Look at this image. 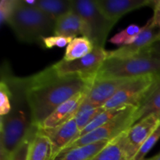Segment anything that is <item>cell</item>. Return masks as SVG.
<instances>
[{
    "label": "cell",
    "instance_id": "1",
    "mask_svg": "<svg viewBox=\"0 0 160 160\" xmlns=\"http://www.w3.org/2000/svg\"><path fill=\"white\" fill-rule=\"evenodd\" d=\"M95 78L70 74L61 76L53 66L22 78L33 124L39 126L61 104L76 94L90 89Z\"/></svg>",
    "mask_w": 160,
    "mask_h": 160
},
{
    "label": "cell",
    "instance_id": "2",
    "mask_svg": "<svg viewBox=\"0 0 160 160\" xmlns=\"http://www.w3.org/2000/svg\"><path fill=\"white\" fill-rule=\"evenodd\" d=\"M2 79L9 84L12 92V109L8 115L1 117L0 122V160H9L35 125L31 120L22 78H15L6 70V73H2Z\"/></svg>",
    "mask_w": 160,
    "mask_h": 160
},
{
    "label": "cell",
    "instance_id": "3",
    "mask_svg": "<svg viewBox=\"0 0 160 160\" xmlns=\"http://www.w3.org/2000/svg\"><path fill=\"white\" fill-rule=\"evenodd\" d=\"M8 24L20 42L42 45L45 38L54 35L56 22L36 7H28L18 0Z\"/></svg>",
    "mask_w": 160,
    "mask_h": 160
},
{
    "label": "cell",
    "instance_id": "4",
    "mask_svg": "<svg viewBox=\"0 0 160 160\" xmlns=\"http://www.w3.org/2000/svg\"><path fill=\"white\" fill-rule=\"evenodd\" d=\"M149 48L142 54L128 59L108 58L100 67L95 80L133 78L147 74H160V56L152 52Z\"/></svg>",
    "mask_w": 160,
    "mask_h": 160
},
{
    "label": "cell",
    "instance_id": "5",
    "mask_svg": "<svg viewBox=\"0 0 160 160\" xmlns=\"http://www.w3.org/2000/svg\"><path fill=\"white\" fill-rule=\"evenodd\" d=\"M72 9L85 22L88 38L94 46L104 48L108 35L115 22L108 20L98 9L95 0H71Z\"/></svg>",
    "mask_w": 160,
    "mask_h": 160
},
{
    "label": "cell",
    "instance_id": "6",
    "mask_svg": "<svg viewBox=\"0 0 160 160\" xmlns=\"http://www.w3.org/2000/svg\"><path fill=\"white\" fill-rule=\"evenodd\" d=\"M159 79L160 74H147L131 78L103 107L106 109L138 107Z\"/></svg>",
    "mask_w": 160,
    "mask_h": 160
},
{
    "label": "cell",
    "instance_id": "7",
    "mask_svg": "<svg viewBox=\"0 0 160 160\" xmlns=\"http://www.w3.org/2000/svg\"><path fill=\"white\" fill-rule=\"evenodd\" d=\"M137 107L129 106L123 112L107 122L102 126L94 130L82 138L77 139L74 142L64 148L61 152H67L73 148L84 146L90 144L96 143L102 141H111L129 129L134 125L133 117Z\"/></svg>",
    "mask_w": 160,
    "mask_h": 160
},
{
    "label": "cell",
    "instance_id": "8",
    "mask_svg": "<svg viewBox=\"0 0 160 160\" xmlns=\"http://www.w3.org/2000/svg\"><path fill=\"white\" fill-rule=\"evenodd\" d=\"M108 51L104 48L95 47L87 56L73 61L63 59L53 64L56 71L61 76L77 74L80 76L95 78L100 67L107 59Z\"/></svg>",
    "mask_w": 160,
    "mask_h": 160
},
{
    "label": "cell",
    "instance_id": "9",
    "mask_svg": "<svg viewBox=\"0 0 160 160\" xmlns=\"http://www.w3.org/2000/svg\"><path fill=\"white\" fill-rule=\"evenodd\" d=\"M160 124V114H152L139 120L123 133L126 160H134L142 145Z\"/></svg>",
    "mask_w": 160,
    "mask_h": 160
},
{
    "label": "cell",
    "instance_id": "10",
    "mask_svg": "<svg viewBox=\"0 0 160 160\" xmlns=\"http://www.w3.org/2000/svg\"><path fill=\"white\" fill-rule=\"evenodd\" d=\"M159 41H160V29L152 23L150 19L130 45H123L112 51H108L107 59H128L137 56L145 52Z\"/></svg>",
    "mask_w": 160,
    "mask_h": 160
},
{
    "label": "cell",
    "instance_id": "11",
    "mask_svg": "<svg viewBox=\"0 0 160 160\" xmlns=\"http://www.w3.org/2000/svg\"><path fill=\"white\" fill-rule=\"evenodd\" d=\"M39 132L48 138L52 145V160H54L73 141L76 140L79 131L74 118L67 123L49 129L38 128Z\"/></svg>",
    "mask_w": 160,
    "mask_h": 160
},
{
    "label": "cell",
    "instance_id": "12",
    "mask_svg": "<svg viewBox=\"0 0 160 160\" xmlns=\"http://www.w3.org/2000/svg\"><path fill=\"white\" fill-rule=\"evenodd\" d=\"M88 92V90L79 92L64 102L62 104L58 106L53 111L52 113L48 116L39 126H38V128L42 129L54 128L74 118L77 112L87 97Z\"/></svg>",
    "mask_w": 160,
    "mask_h": 160
},
{
    "label": "cell",
    "instance_id": "13",
    "mask_svg": "<svg viewBox=\"0 0 160 160\" xmlns=\"http://www.w3.org/2000/svg\"><path fill=\"white\" fill-rule=\"evenodd\" d=\"M131 78L95 80L88 90L85 101L94 107H102Z\"/></svg>",
    "mask_w": 160,
    "mask_h": 160
},
{
    "label": "cell",
    "instance_id": "14",
    "mask_svg": "<svg viewBox=\"0 0 160 160\" xmlns=\"http://www.w3.org/2000/svg\"><path fill=\"white\" fill-rule=\"evenodd\" d=\"M102 13L117 23L123 15L144 6H149L151 0H95Z\"/></svg>",
    "mask_w": 160,
    "mask_h": 160
},
{
    "label": "cell",
    "instance_id": "15",
    "mask_svg": "<svg viewBox=\"0 0 160 160\" xmlns=\"http://www.w3.org/2000/svg\"><path fill=\"white\" fill-rule=\"evenodd\" d=\"M54 35L73 38H75L78 35L87 38L88 28L84 20L72 10L56 20Z\"/></svg>",
    "mask_w": 160,
    "mask_h": 160
},
{
    "label": "cell",
    "instance_id": "16",
    "mask_svg": "<svg viewBox=\"0 0 160 160\" xmlns=\"http://www.w3.org/2000/svg\"><path fill=\"white\" fill-rule=\"evenodd\" d=\"M152 114H160V79L155 84L147 98L137 107L133 117L134 124Z\"/></svg>",
    "mask_w": 160,
    "mask_h": 160
},
{
    "label": "cell",
    "instance_id": "17",
    "mask_svg": "<svg viewBox=\"0 0 160 160\" xmlns=\"http://www.w3.org/2000/svg\"><path fill=\"white\" fill-rule=\"evenodd\" d=\"M110 141H102L96 143L73 148L61 152L54 160H92L95 157Z\"/></svg>",
    "mask_w": 160,
    "mask_h": 160
},
{
    "label": "cell",
    "instance_id": "18",
    "mask_svg": "<svg viewBox=\"0 0 160 160\" xmlns=\"http://www.w3.org/2000/svg\"><path fill=\"white\" fill-rule=\"evenodd\" d=\"M55 22L73 10L71 0H38L35 6Z\"/></svg>",
    "mask_w": 160,
    "mask_h": 160
},
{
    "label": "cell",
    "instance_id": "19",
    "mask_svg": "<svg viewBox=\"0 0 160 160\" xmlns=\"http://www.w3.org/2000/svg\"><path fill=\"white\" fill-rule=\"evenodd\" d=\"M52 151L48 138L38 130L30 145L28 160H52Z\"/></svg>",
    "mask_w": 160,
    "mask_h": 160
},
{
    "label": "cell",
    "instance_id": "20",
    "mask_svg": "<svg viewBox=\"0 0 160 160\" xmlns=\"http://www.w3.org/2000/svg\"><path fill=\"white\" fill-rule=\"evenodd\" d=\"M95 46L89 38L86 37L75 38L67 46L63 59L73 61L81 59L92 52Z\"/></svg>",
    "mask_w": 160,
    "mask_h": 160
},
{
    "label": "cell",
    "instance_id": "21",
    "mask_svg": "<svg viewBox=\"0 0 160 160\" xmlns=\"http://www.w3.org/2000/svg\"><path fill=\"white\" fill-rule=\"evenodd\" d=\"M92 160H126L123 133L116 138L111 140Z\"/></svg>",
    "mask_w": 160,
    "mask_h": 160
},
{
    "label": "cell",
    "instance_id": "22",
    "mask_svg": "<svg viewBox=\"0 0 160 160\" xmlns=\"http://www.w3.org/2000/svg\"><path fill=\"white\" fill-rule=\"evenodd\" d=\"M106 109L103 106L94 107L84 99L74 117L79 133L82 131L95 117H98Z\"/></svg>",
    "mask_w": 160,
    "mask_h": 160
},
{
    "label": "cell",
    "instance_id": "23",
    "mask_svg": "<svg viewBox=\"0 0 160 160\" xmlns=\"http://www.w3.org/2000/svg\"><path fill=\"white\" fill-rule=\"evenodd\" d=\"M129 107V106H128ZM128 107H121V108H115V109H106L104 112H102L101 114L98 116V117H95L82 131L78 134L77 139L80 138H82L83 136L86 135L88 133L92 132L94 130L97 129L99 127L102 126L105 123H106L107 122L110 121L111 120H112L113 118H115L117 116H118L119 114L121 113L122 112L125 110ZM74 142V141H73Z\"/></svg>",
    "mask_w": 160,
    "mask_h": 160
},
{
    "label": "cell",
    "instance_id": "24",
    "mask_svg": "<svg viewBox=\"0 0 160 160\" xmlns=\"http://www.w3.org/2000/svg\"><path fill=\"white\" fill-rule=\"evenodd\" d=\"M142 28L143 27L141 28L137 24H131L123 31L116 34L109 42L114 45H122V46L130 45L136 36L142 31Z\"/></svg>",
    "mask_w": 160,
    "mask_h": 160
},
{
    "label": "cell",
    "instance_id": "25",
    "mask_svg": "<svg viewBox=\"0 0 160 160\" xmlns=\"http://www.w3.org/2000/svg\"><path fill=\"white\" fill-rule=\"evenodd\" d=\"M12 92L9 84L2 79L0 83V115H8L12 109Z\"/></svg>",
    "mask_w": 160,
    "mask_h": 160
},
{
    "label": "cell",
    "instance_id": "26",
    "mask_svg": "<svg viewBox=\"0 0 160 160\" xmlns=\"http://www.w3.org/2000/svg\"><path fill=\"white\" fill-rule=\"evenodd\" d=\"M38 131V127L34 126L27 137L22 141L17 149L14 151L9 160H28L30 145Z\"/></svg>",
    "mask_w": 160,
    "mask_h": 160
},
{
    "label": "cell",
    "instance_id": "27",
    "mask_svg": "<svg viewBox=\"0 0 160 160\" xmlns=\"http://www.w3.org/2000/svg\"><path fill=\"white\" fill-rule=\"evenodd\" d=\"M159 138H160V124L158 126V128L155 130L154 132L151 134V136L148 138V140L145 142V143L142 145L141 149L139 150L138 154L136 155V156L134 157V160H145L146 155L149 152L150 150L153 148V146L156 145V142L159 140Z\"/></svg>",
    "mask_w": 160,
    "mask_h": 160
},
{
    "label": "cell",
    "instance_id": "28",
    "mask_svg": "<svg viewBox=\"0 0 160 160\" xmlns=\"http://www.w3.org/2000/svg\"><path fill=\"white\" fill-rule=\"evenodd\" d=\"M18 0H2L0 2V20L1 24L8 23L15 11Z\"/></svg>",
    "mask_w": 160,
    "mask_h": 160
},
{
    "label": "cell",
    "instance_id": "29",
    "mask_svg": "<svg viewBox=\"0 0 160 160\" xmlns=\"http://www.w3.org/2000/svg\"><path fill=\"white\" fill-rule=\"evenodd\" d=\"M73 39V38L64 37V36L52 35L43 39L42 45L45 48H52L53 47L62 48V47L67 46Z\"/></svg>",
    "mask_w": 160,
    "mask_h": 160
},
{
    "label": "cell",
    "instance_id": "30",
    "mask_svg": "<svg viewBox=\"0 0 160 160\" xmlns=\"http://www.w3.org/2000/svg\"><path fill=\"white\" fill-rule=\"evenodd\" d=\"M151 21L153 24L156 25L160 29V10L154 11V14L151 18Z\"/></svg>",
    "mask_w": 160,
    "mask_h": 160
},
{
    "label": "cell",
    "instance_id": "31",
    "mask_svg": "<svg viewBox=\"0 0 160 160\" xmlns=\"http://www.w3.org/2000/svg\"><path fill=\"white\" fill-rule=\"evenodd\" d=\"M149 49L152 52L160 56V41L155 43L152 47H150Z\"/></svg>",
    "mask_w": 160,
    "mask_h": 160
},
{
    "label": "cell",
    "instance_id": "32",
    "mask_svg": "<svg viewBox=\"0 0 160 160\" xmlns=\"http://www.w3.org/2000/svg\"><path fill=\"white\" fill-rule=\"evenodd\" d=\"M154 11L160 10V0H151L150 6Z\"/></svg>",
    "mask_w": 160,
    "mask_h": 160
},
{
    "label": "cell",
    "instance_id": "33",
    "mask_svg": "<svg viewBox=\"0 0 160 160\" xmlns=\"http://www.w3.org/2000/svg\"><path fill=\"white\" fill-rule=\"evenodd\" d=\"M154 160H160V152L154 156Z\"/></svg>",
    "mask_w": 160,
    "mask_h": 160
}]
</instances>
